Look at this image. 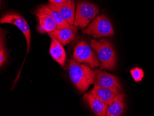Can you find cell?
Instances as JSON below:
<instances>
[{"instance_id": "obj_9", "label": "cell", "mask_w": 154, "mask_h": 116, "mask_svg": "<svg viewBox=\"0 0 154 116\" xmlns=\"http://www.w3.org/2000/svg\"><path fill=\"white\" fill-rule=\"evenodd\" d=\"M34 14L38 21L37 29L40 33H50L57 29V23L51 15L38 9L35 11Z\"/></svg>"}, {"instance_id": "obj_13", "label": "cell", "mask_w": 154, "mask_h": 116, "mask_svg": "<svg viewBox=\"0 0 154 116\" xmlns=\"http://www.w3.org/2000/svg\"><path fill=\"white\" fill-rule=\"evenodd\" d=\"M51 39L50 48L51 56L61 66H64L66 60V53L63 45L56 39Z\"/></svg>"}, {"instance_id": "obj_7", "label": "cell", "mask_w": 154, "mask_h": 116, "mask_svg": "<svg viewBox=\"0 0 154 116\" xmlns=\"http://www.w3.org/2000/svg\"><path fill=\"white\" fill-rule=\"evenodd\" d=\"M46 5L52 10L59 12L70 26L74 24L76 7L74 0H69L60 3L49 2Z\"/></svg>"}, {"instance_id": "obj_12", "label": "cell", "mask_w": 154, "mask_h": 116, "mask_svg": "<svg viewBox=\"0 0 154 116\" xmlns=\"http://www.w3.org/2000/svg\"><path fill=\"white\" fill-rule=\"evenodd\" d=\"M125 95L119 93L108 104L106 116H119L124 111Z\"/></svg>"}, {"instance_id": "obj_3", "label": "cell", "mask_w": 154, "mask_h": 116, "mask_svg": "<svg viewBox=\"0 0 154 116\" xmlns=\"http://www.w3.org/2000/svg\"><path fill=\"white\" fill-rule=\"evenodd\" d=\"M99 13L96 5L86 2H77L74 26L81 28H85Z\"/></svg>"}, {"instance_id": "obj_1", "label": "cell", "mask_w": 154, "mask_h": 116, "mask_svg": "<svg viewBox=\"0 0 154 116\" xmlns=\"http://www.w3.org/2000/svg\"><path fill=\"white\" fill-rule=\"evenodd\" d=\"M68 69L72 82L80 91H86L91 85L94 84L95 72L89 66L71 60Z\"/></svg>"}, {"instance_id": "obj_5", "label": "cell", "mask_w": 154, "mask_h": 116, "mask_svg": "<svg viewBox=\"0 0 154 116\" xmlns=\"http://www.w3.org/2000/svg\"><path fill=\"white\" fill-rule=\"evenodd\" d=\"M73 57L77 62L85 63L92 69L97 67L100 64L99 59L85 41H81L75 46Z\"/></svg>"}, {"instance_id": "obj_4", "label": "cell", "mask_w": 154, "mask_h": 116, "mask_svg": "<svg viewBox=\"0 0 154 116\" xmlns=\"http://www.w3.org/2000/svg\"><path fill=\"white\" fill-rule=\"evenodd\" d=\"M82 32L83 34L96 38L113 36L115 34L110 21L103 14L95 18L88 27L82 30Z\"/></svg>"}, {"instance_id": "obj_15", "label": "cell", "mask_w": 154, "mask_h": 116, "mask_svg": "<svg viewBox=\"0 0 154 116\" xmlns=\"http://www.w3.org/2000/svg\"><path fill=\"white\" fill-rule=\"evenodd\" d=\"M38 9L45 12L53 18L57 25V30H61L64 28H68L70 25L65 20L62 15L59 12L54 11L48 8L46 5H41L38 8Z\"/></svg>"}, {"instance_id": "obj_14", "label": "cell", "mask_w": 154, "mask_h": 116, "mask_svg": "<svg viewBox=\"0 0 154 116\" xmlns=\"http://www.w3.org/2000/svg\"><path fill=\"white\" fill-rule=\"evenodd\" d=\"M91 92L108 105L116 96L121 92L120 91L114 88L101 87L96 85H94V87Z\"/></svg>"}, {"instance_id": "obj_17", "label": "cell", "mask_w": 154, "mask_h": 116, "mask_svg": "<svg viewBox=\"0 0 154 116\" xmlns=\"http://www.w3.org/2000/svg\"><path fill=\"white\" fill-rule=\"evenodd\" d=\"M130 73L131 77L136 82L141 81L144 76V72L143 69L138 67H135L131 69Z\"/></svg>"}, {"instance_id": "obj_11", "label": "cell", "mask_w": 154, "mask_h": 116, "mask_svg": "<svg viewBox=\"0 0 154 116\" xmlns=\"http://www.w3.org/2000/svg\"><path fill=\"white\" fill-rule=\"evenodd\" d=\"M78 28L75 26H70L68 28L61 30H56L48 33L51 38L59 41L63 45L70 43L74 39L78 32Z\"/></svg>"}, {"instance_id": "obj_2", "label": "cell", "mask_w": 154, "mask_h": 116, "mask_svg": "<svg viewBox=\"0 0 154 116\" xmlns=\"http://www.w3.org/2000/svg\"><path fill=\"white\" fill-rule=\"evenodd\" d=\"M91 46L97 53L101 63L100 69L114 70L116 64V53L113 45L108 40H91Z\"/></svg>"}, {"instance_id": "obj_16", "label": "cell", "mask_w": 154, "mask_h": 116, "mask_svg": "<svg viewBox=\"0 0 154 116\" xmlns=\"http://www.w3.org/2000/svg\"><path fill=\"white\" fill-rule=\"evenodd\" d=\"M0 33V66L2 67L7 60V52L5 46L6 33L1 28Z\"/></svg>"}, {"instance_id": "obj_8", "label": "cell", "mask_w": 154, "mask_h": 116, "mask_svg": "<svg viewBox=\"0 0 154 116\" xmlns=\"http://www.w3.org/2000/svg\"><path fill=\"white\" fill-rule=\"evenodd\" d=\"M95 81L94 85L106 87L114 88L121 92L122 88L117 78L111 74L99 70H94Z\"/></svg>"}, {"instance_id": "obj_18", "label": "cell", "mask_w": 154, "mask_h": 116, "mask_svg": "<svg viewBox=\"0 0 154 116\" xmlns=\"http://www.w3.org/2000/svg\"><path fill=\"white\" fill-rule=\"evenodd\" d=\"M49 2L51 3H60L68 1L69 0H48Z\"/></svg>"}, {"instance_id": "obj_10", "label": "cell", "mask_w": 154, "mask_h": 116, "mask_svg": "<svg viewBox=\"0 0 154 116\" xmlns=\"http://www.w3.org/2000/svg\"><path fill=\"white\" fill-rule=\"evenodd\" d=\"M83 99L89 105L90 108L96 115L98 116H106L108 104L91 92L85 94Z\"/></svg>"}, {"instance_id": "obj_6", "label": "cell", "mask_w": 154, "mask_h": 116, "mask_svg": "<svg viewBox=\"0 0 154 116\" xmlns=\"http://www.w3.org/2000/svg\"><path fill=\"white\" fill-rule=\"evenodd\" d=\"M0 22L1 24H13L22 32L26 41L27 53L29 52L31 47L32 37L30 27L25 18L17 12H9L2 15Z\"/></svg>"}]
</instances>
